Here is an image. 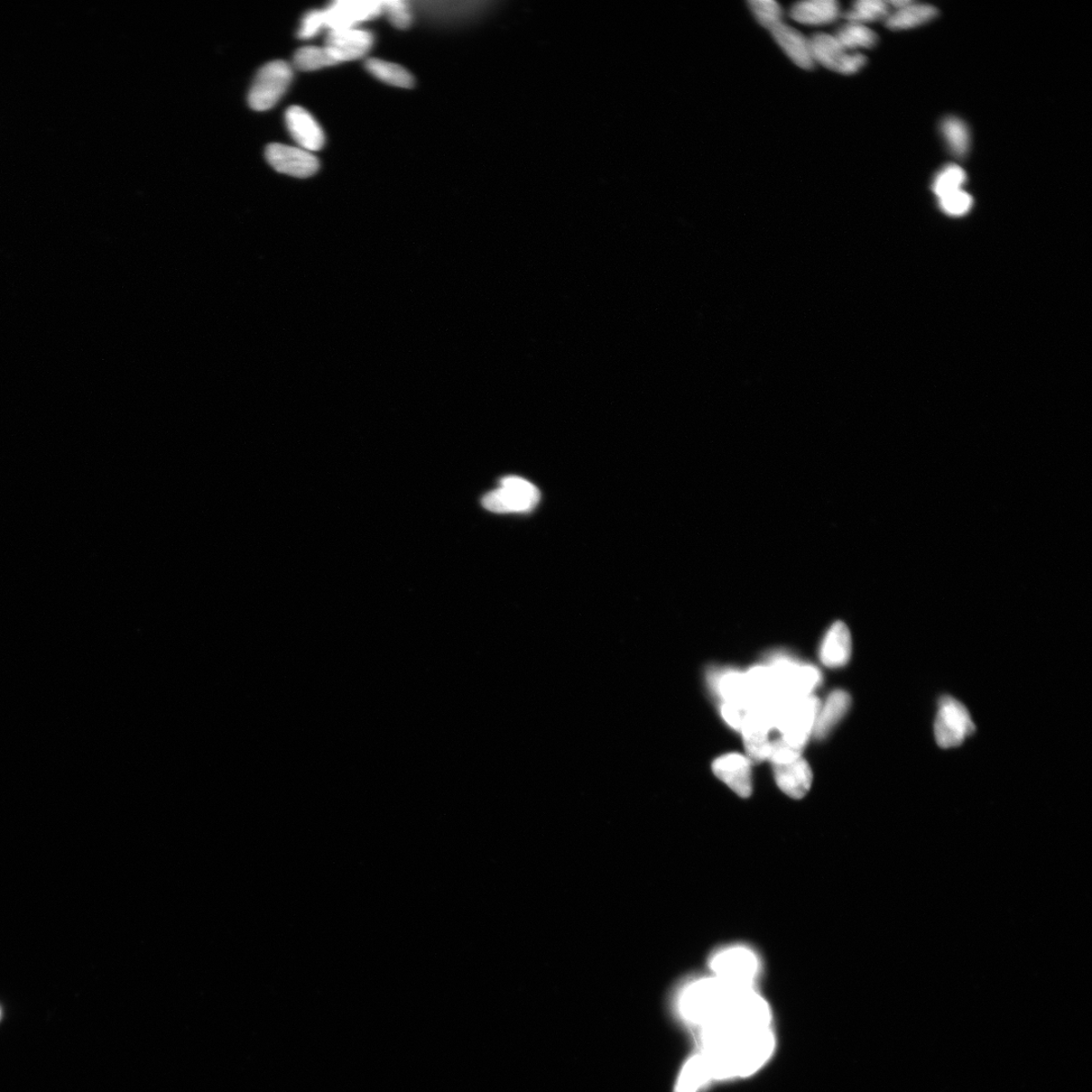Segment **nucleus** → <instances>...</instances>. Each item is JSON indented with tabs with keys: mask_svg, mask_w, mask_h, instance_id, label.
Masks as SVG:
<instances>
[{
	"mask_svg": "<svg viewBox=\"0 0 1092 1092\" xmlns=\"http://www.w3.org/2000/svg\"><path fill=\"white\" fill-rule=\"evenodd\" d=\"M293 77L294 71L288 62L277 60L264 65L249 91L250 108L257 112L273 108L288 90Z\"/></svg>",
	"mask_w": 1092,
	"mask_h": 1092,
	"instance_id": "39448f33",
	"label": "nucleus"
},
{
	"mask_svg": "<svg viewBox=\"0 0 1092 1092\" xmlns=\"http://www.w3.org/2000/svg\"><path fill=\"white\" fill-rule=\"evenodd\" d=\"M967 181V174L961 166L956 164L946 165L934 177L932 183V189L934 194L941 199L952 192L963 190L964 184Z\"/></svg>",
	"mask_w": 1092,
	"mask_h": 1092,
	"instance_id": "a878e982",
	"label": "nucleus"
},
{
	"mask_svg": "<svg viewBox=\"0 0 1092 1092\" xmlns=\"http://www.w3.org/2000/svg\"><path fill=\"white\" fill-rule=\"evenodd\" d=\"M771 32L777 44L798 67L811 70L816 67L807 36L784 23L774 26Z\"/></svg>",
	"mask_w": 1092,
	"mask_h": 1092,
	"instance_id": "4468645a",
	"label": "nucleus"
},
{
	"mask_svg": "<svg viewBox=\"0 0 1092 1092\" xmlns=\"http://www.w3.org/2000/svg\"><path fill=\"white\" fill-rule=\"evenodd\" d=\"M703 1057L712 1079L754 1075L775 1049L771 1026L712 1025L700 1029Z\"/></svg>",
	"mask_w": 1092,
	"mask_h": 1092,
	"instance_id": "f03ea898",
	"label": "nucleus"
},
{
	"mask_svg": "<svg viewBox=\"0 0 1092 1092\" xmlns=\"http://www.w3.org/2000/svg\"><path fill=\"white\" fill-rule=\"evenodd\" d=\"M851 654V637L848 626L841 622L829 628L820 649V661L829 668L845 665Z\"/></svg>",
	"mask_w": 1092,
	"mask_h": 1092,
	"instance_id": "2eb2a0df",
	"label": "nucleus"
},
{
	"mask_svg": "<svg viewBox=\"0 0 1092 1092\" xmlns=\"http://www.w3.org/2000/svg\"><path fill=\"white\" fill-rule=\"evenodd\" d=\"M850 703L851 698L849 693L841 690L832 692L826 705L819 710L812 730L814 738H826L831 729L847 715Z\"/></svg>",
	"mask_w": 1092,
	"mask_h": 1092,
	"instance_id": "f3484780",
	"label": "nucleus"
},
{
	"mask_svg": "<svg viewBox=\"0 0 1092 1092\" xmlns=\"http://www.w3.org/2000/svg\"><path fill=\"white\" fill-rule=\"evenodd\" d=\"M538 488L522 478L507 477L500 488L485 496L483 505L494 513L529 512L540 503Z\"/></svg>",
	"mask_w": 1092,
	"mask_h": 1092,
	"instance_id": "423d86ee",
	"label": "nucleus"
},
{
	"mask_svg": "<svg viewBox=\"0 0 1092 1092\" xmlns=\"http://www.w3.org/2000/svg\"><path fill=\"white\" fill-rule=\"evenodd\" d=\"M366 68L372 76L386 85L401 88L414 87V78L410 72L400 65L379 59H368L366 62Z\"/></svg>",
	"mask_w": 1092,
	"mask_h": 1092,
	"instance_id": "5701e85b",
	"label": "nucleus"
},
{
	"mask_svg": "<svg viewBox=\"0 0 1092 1092\" xmlns=\"http://www.w3.org/2000/svg\"><path fill=\"white\" fill-rule=\"evenodd\" d=\"M381 3L383 13L386 14L388 20L397 29H408L412 24V15L408 5L401 0H387V2Z\"/></svg>",
	"mask_w": 1092,
	"mask_h": 1092,
	"instance_id": "c756f323",
	"label": "nucleus"
},
{
	"mask_svg": "<svg viewBox=\"0 0 1092 1092\" xmlns=\"http://www.w3.org/2000/svg\"><path fill=\"white\" fill-rule=\"evenodd\" d=\"M867 63L865 55L860 53H848L845 59L840 64L838 73L850 76V74L858 73L862 69Z\"/></svg>",
	"mask_w": 1092,
	"mask_h": 1092,
	"instance_id": "72a5a7b5",
	"label": "nucleus"
},
{
	"mask_svg": "<svg viewBox=\"0 0 1092 1092\" xmlns=\"http://www.w3.org/2000/svg\"><path fill=\"white\" fill-rule=\"evenodd\" d=\"M789 15L795 22L802 25H829L840 17V6L836 0H809L792 5Z\"/></svg>",
	"mask_w": 1092,
	"mask_h": 1092,
	"instance_id": "dca6fc26",
	"label": "nucleus"
},
{
	"mask_svg": "<svg viewBox=\"0 0 1092 1092\" xmlns=\"http://www.w3.org/2000/svg\"><path fill=\"white\" fill-rule=\"evenodd\" d=\"M712 1080L707 1063L700 1053L686 1063L674 1092H697Z\"/></svg>",
	"mask_w": 1092,
	"mask_h": 1092,
	"instance_id": "412c9836",
	"label": "nucleus"
},
{
	"mask_svg": "<svg viewBox=\"0 0 1092 1092\" xmlns=\"http://www.w3.org/2000/svg\"><path fill=\"white\" fill-rule=\"evenodd\" d=\"M773 771L777 785L791 798H803L811 788L812 771L803 757L788 764H773Z\"/></svg>",
	"mask_w": 1092,
	"mask_h": 1092,
	"instance_id": "ddd939ff",
	"label": "nucleus"
},
{
	"mask_svg": "<svg viewBox=\"0 0 1092 1092\" xmlns=\"http://www.w3.org/2000/svg\"><path fill=\"white\" fill-rule=\"evenodd\" d=\"M716 689L725 702L744 703L749 709L753 706V698L749 692L746 674L728 672L716 680Z\"/></svg>",
	"mask_w": 1092,
	"mask_h": 1092,
	"instance_id": "4be33fe9",
	"label": "nucleus"
},
{
	"mask_svg": "<svg viewBox=\"0 0 1092 1092\" xmlns=\"http://www.w3.org/2000/svg\"><path fill=\"white\" fill-rule=\"evenodd\" d=\"M374 45V36L367 31L351 29L331 31L325 48L336 63L354 61L366 57Z\"/></svg>",
	"mask_w": 1092,
	"mask_h": 1092,
	"instance_id": "1a4fd4ad",
	"label": "nucleus"
},
{
	"mask_svg": "<svg viewBox=\"0 0 1092 1092\" xmlns=\"http://www.w3.org/2000/svg\"><path fill=\"white\" fill-rule=\"evenodd\" d=\"M804 747H795L786 743L783 738L770 743L769 757L772 764H788L801 757Z\"/></svg>",
	"mask_w": 1092,
	"mask_h": 1092,
	"instance_id": "7c9ffc66",
	"label": "nucleus"
},
{
	"mask_svg": "<svg viewBox=\"0 0 1092 1092\" xmlns=\"http://www.w3.org/2000/svg\"><path fill=\"white\" fill-rule=\"evenodd\" d=\"M939 205L948 215L963 216L974 205V199L967 191L960 190L939 199Z\"/></svg>",
	"mask_w": 1092,
	"mask_h": 1092,
	"instance_id": "c85d7f7f",
	"label": "nucleus"
},
{
	"mask_svg": "<svg viewBox=\"0 0 1092 1092\" xmlns=\"http://www.w3.org/2000/svg\"><path fill=\"white\" fill-rule=\"evenodd\" d=\"M712 769L718 779L725 782L740 798L752 794L751 762L739 754H729L716 758Z\"/></svg>",
	"mask_w": 1092,
	"mask_h": 1092,
	"instance_id": "9b49d317",
	"label": "nucleus"
},
{
	"mask_svg": "<svg viewBox=\"0 0 1092 1092\" xmlns=\"http://www.w3.org/2000/svg\"><path fill=\"white\" fill-rule=\"evenodd\" d=\"M748 5L757 21L766 29L772 30L774 26L782 23V7L774 0H752Z\"/></svg>",
	"mask_w": 1092,
	"mask_h": 1092,
	"instance_id": "cd10ccee",
	"label": "nucleus"
},
{
	"mask_svg": "<svg viewBox=\"0 0 1092 1092\" xmlns=\"http://www.w3.org/2000/svg\"><path fill=\"white\" fill-rule=\"evenodd\" d=\"M819 708V700L811 695L796 700L784 699L777 712L775 728L780 731L786 743L805 747Z\"/></svg>",
	"mask_w": 1092,
	"mask_h": 1092,
	"instance_id": "20e7f679",
	"label": "nucleus"
},
{
	"mask_svg": "<svg viewBox=\"0 0 1092 1092\" xmlns=\"http://www.w3.org/2000/svg\"><path fill=\"white\" fill-rule=\"evenodd\" d=\"M975 729L969 711L961 702L951 696L940 699L934 721V737L941 747H959L966 737L974 734Z\"/></svg>",
	"mask_w": 1092,
	"mask_h": 1092,
	"instance_id": "0eeeda50",
	"label": "nucleus"
},
{
	"mask_svg": "<svg viewBox=\"0 0 1092 1092\" xmlns=\"http://www.w3.org/2000/svg\"><path fill=\"white\" fill-rule=\"evenodd\" d=\"M265 155L276 171L294 178L313 177L320 168L317 157L300 147L271 144L267 146Z\"/></svg>",
	"mask_w": 1092,
	"mask_h": 1092,
	"instance_id": "6e6552de",
	"label": "nucleus"
},
{
	"mask_svg": "<svg viewBox=\"0 0 1092 1092\" xmlns=\"http://www.w3.org/2000/svg\"><path fill=\"white\" fill-rule=\"evenodd\" d=\"M938 15L937 7L911 2L908 5L891 13L886 17L885 24L891 30H911L932 22Z\"/></svg>",
	"mask_w": 1092,
	"mask_h": 1092,
	"instance_id": "a211bd4d",
	"label": "nucleus"
},
{
	"mask_svg": "<svg viewBox=\"0 0 1092 1092\" xmlns=\"http://www.w3.org/2000/svg\"><path fill=\"white\" fill-rule=\"evenodd\" d=\"M324 26L322 12L314 11L304 16L299 31L301 39H310L317 35Z\"/></svg>",
	"mask_w": 1092,
	"mask_h": 1092,
	"instance_id": "473e14b6",
	"label": "nucleus"
},
{
	"mask_svg": "<svg viewBox=\"0 0 1092 1092\" xmlns=\"http://www.w3.org/2000/svg\"><path fill=\"white\" fill-rule=\"evenodd\" d=\"M814 63H819L831 71L839 72L841 62L848 52L835 36L818 33L809 39Z\"/></svg>",
	"mask_w": 1092,
	"mask_h": 1092,
	"instance_id": "6ab92c4d",
	"label": "nucleus"
},
{
	"mask_svg": "<svg viewBox=\"0 0 1092 1092\" xmlns=\"http://www.w3.org/2000/svg\"><path fill=\"white\" fill-rule=\"evenodd\" d=\"M285 123L294 140L303 149L309 152L322 149L325 143V135L308 110L298 106L289 108L285 113Z\"/></svg>",
	"mask_w": 1092,
	"mask_h": 1092,
	"instance_id": "f8f14e48",
	"label": "nucleus"
},
{
	"mask_svg": "<svg viewBox=\"0 0 1092 1092\" xmlns=\"http://www.w3.org/2000/svg\"><path fill=\"white\" fill-rule=\"evenodd\" d=\"M891 14V6L882 0H860L845 14L849 23L864 25L865 23L886 20Z\"/></svg>",
	"mask_w": 1092,
	"mask_h": 1092,
	"instance_id": "393cba45",
	"label": "nucleus"
},
{
	"mask_svg": "<svg viewBox=\"0 0 1092 1092\" xmlns=\"http://www.w3.org/2000/svg\"><path fill=\"white\" fill-rule=\"evenodd\" d=\"M941 133L945 139L950 152L963 159L970 149L971 135L967 124L956 117L943 118L941 123Z\"/></svg>",
	"mask_w": 1092,
	"mask_h": 1092,
	"instance_id": "aec40b11",
	"label": "nucleus"
},
{
	"mask_svg": "<svg viewBox=\"0 0 1092 1092\" xmlns=\"http://www.w3.org/2000/svg\"><path fill=\"white\" fill-rule=\"evenodd\" d=\"M843 48L848 50L871 49L878 43V36L865 25L849 23L835 36Z\"/></svg>",
	"mask_w": 1092,
	"mask_h": 1092,
	"instance_id": "b1692460",
	"label": "nucleus"
},
{
	"mask_svg": "<svg viewBox=\"0 0 1092 1092\" xmlns=\"http://www.w3.org/2000/svg\"><path fill=\"white\" fill-rule=\"evenodd\" d=\"M383 13L381 2H337L322 12L324 26L332 31L351 29L355 24Z\"/></svg>",
	"mask_w": 1092,
	"mask_h": 1092,
	"instance_id": "9d476101",
	"label": "nucleus"
},
{
	"mask_svg": "<svg viewBox=\"0 0 1092 1092\" xmlns=\"http://www.w3.org/2000/svg\"><path fill=\"white\" fill-rule=\"evenodd\" d=\"M748 710L749 707L744 703L724 702L721 706V716L731 727L739 730Z\"/></svg>",
	"mask_w": 1092,
	"mask_h": 1092,
	"instance_id": "2f4dec72",
	"label": "nucleus"
},
{
	"mask_svg": "<svg viewBox=\"0 0 1092 1092\" xmlns=\"http://www.w3.org/2000/svg\"><path fill=\"white\" fill-rule=\"evenodd\" d=\"M678 1010L685 1021L700 1029L718 1025L771 1026L772 1022L770 1006L755 987L730 984L715 976L685 985Z\"/></svg>",
	"mask_w": 1092,
	"mask_h": 1092,
	"instance_id": "f257e3e1",
	"label": "nucleus"
},
{
	"mask_svg": "<svg viewBox=\"0 0 1092 1092\" xmlns=\"http://www.w3.org/2000/svg\"><path fill=\"white\" fill-rule=\"evenodd\" d=\"M294 64V67L298 70L314 71L333 67V65H336L337 63L330 57L325 48L309 46V47H304L295 52Z\"/></svg>",
	"mask_w": 1092,
	"mask_h": 1092,
	"instance_id": "bb28decb",
	"label": "nucleus"
},
{
	"mask_svg": "<svg viewBox=\"0 0 1092 1092\" xmlns=\"http://www.w3.org/2000/svg\"><path fill=\"white\" fill-rule=\"evenodd\" d=\"M709 967L712 976L745 987H755L761 974L760 958L753 949L743 945L717 950L709 960Z\"/></svg>",
	"mask_w": 1092,
	"mask_h": 1092,
	"instance_id": "7ed1b4c3",
	"label": "nucleus"
}]
</instances>
